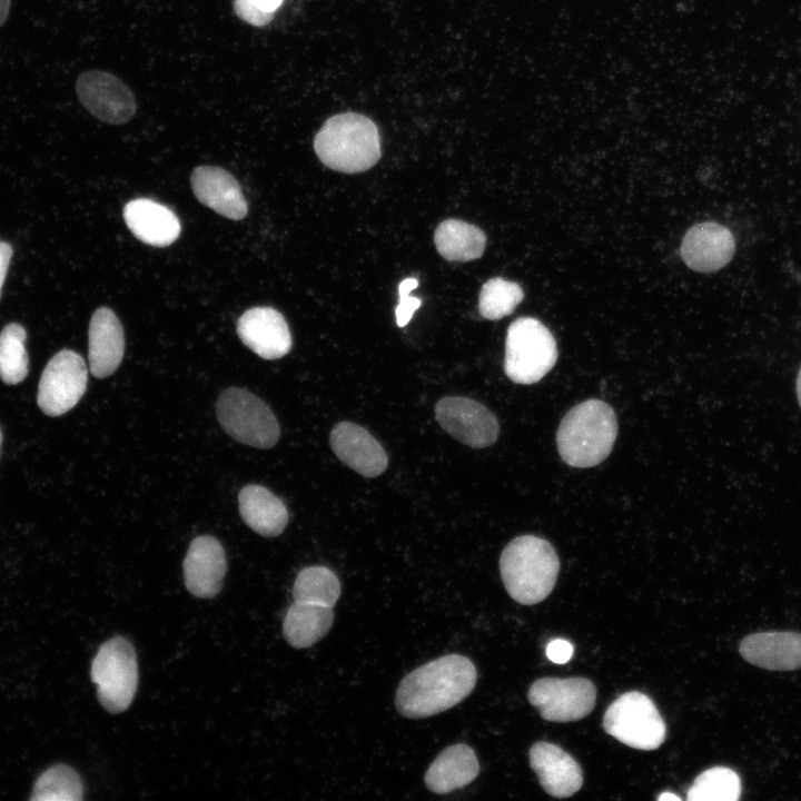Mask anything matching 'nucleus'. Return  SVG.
I'll list each match as a JSON object with an SVG mask.
<instances>
[{
  "instance_id": "15",
  "label": "nucleus",
  "mask_w": 801,
  "mask_h": 801,
  "mask_svg": "<svg viewBox=\"0 0 801 801\" xmlns=\"http://www.w3.org/2000/svg\"><path fill=\"white\" fill-rule=\"evenodd\" d=\"M187 590L201 599L214 597L221 589L227 570L225 551L212 536H198L189 545L184 560Z\"/></svg>"
},
{
  "instance_id": "18",
  "label": "nucleus",
  "mask_w": 801,
  "mask_h": 801,
  "mask_svg": "<svg viewBox=\"0 0 801 801\" xmlns=\"http://www.w3.org/2000/svg\"><path fill=\"white\" fill-rule=\"evenodd\" d=\"M191 188L196 198L217 214L243 219L248 211L247 201L238 181L217 166H200L191 174Z\"/></svg>"
},
{
  "instance_id": "23",
  "label": "nucleus",
  "mask_w": 801,
  "mask_h": 801,
  "mask_svg": "<svg viewBox=\"0 0 801 801\" xmlns=\"http://www.w3.org/2000/svg\"><path fill=\"white\" fill-rule=\"evenodd\" d=\"M238 502L244 522L258 534L273 537L286 527L287 508L266 487L254 484L245 486L239 493Z\"/></svg>"
},
{
  "instance_id": "30",
  "label": "nucleus",
  "mask_w": 801,
  "mask_h": 801,
  "mask_svg": "<svg viewBox=\"0 0 801 801\" xmlns=\"http://www.w3.org/2000/svg\"><path fill=\"white\" fill-rule=\"evenodd\" d=\"M523 298L524 293L518 284L494 277L481 289L478 310L486 319H500L512 314Z\"/></svg>"
},
{
  "instance_id": "14",
  "label": "nucleus",
  "mask_w": 801,
  "mask_h": 801,
  "mask_svg": "<svg viewBox=\"0 0 801 801\" xmlns=\"http://www.w3.org/2000/svg\"><path fill=\"white\" fill-rule=\"evenodd\" d=\"M240 340L265 359H277L291 348V335L284 316L270 307H255L245 312L238 323Z\"/></svg>"
},
{
  "instance_id": "6",
  "label": "nucleus",
  "mask_w": 801,
  "mask_h": 801,
  "mask_svg": "<svg viewBox=\"0 0 801 801\" xmlns=\"http://www.w3.org/2000/svg\"><path fill=\"white\" fill-rule=\"evenodd\" d=\"M91 681L100 704L110 713L128 709L138 686V662L132 644L113 636L101 644L91 664Z\"/></svg>"
},
{
  "instance_id": "16",
  "label": "nucleus",
  "mask_w": 801,
  "mask_h": 801,
  "mask_svg": "<svg viewBox=\"0 0 801 801\" xmlns=\"http://www.w3.org/2000/svg\"><path fill=\"white\" fill-rule=\"evenodd\" d=\"M329 443L335 455L363 476L376 477L387 467L388 457L382 445L357 424H336L330 432Z\"/></svg>"
},
{
  "instance_id": "10",
  "label": "nucleus",
  "mask_w": 801,
  "mask_h": 801,
  "mask_svg": "<svg viewBox=\"0 0 801 801\" xmlns=\"http://www.w3.org/2000/svg\"><path fill=\"white\" fill-rule=\"evenodd\" d=\"M527 698L544 720L568 722L591 713L595 705L596 689L585 678H543L531 685Z\"/></svg>"
},
{
  "instance_id": "27",
  "label": "nucleus",
  "mask_w": 801,
  "mask_h": 801,
  "mask_svg": "<svg viewBox=\"0 0 801 801\" xmlns=\"http://www.w3.org/2000/svg\"><path fill=\"white\" fill-rule=\"evenodd\" d=\"M27 334L17 323L3 327L0 333V378L7 385H16L28 375Z\"/></svg>"
},
{
  "instance_id": "9",
  "label": "nucleus",
  "mask_w": 801,
  "mask_h": 801,
  "mask_svg": "<svg viewBox=\"0 0 801 801\" xmlns=\"http://www.w3.org/2000/svg\"><path fill=\"white\" fill-rule=\"evenodd\" d=\"M88 382L83 358L76 352L62 349L48 362L38 386L37 403L48 416H60L82 397Z\"/></svg>"
},
{
  "instance_id": "25",
  "label": "nucleus",
  "mask_w": 801,
  "mask_h": 801,
  "mask_svg": "<svg viewBox=\"0 0 801 801\" xmlns=\"http://www.w3.org/2000/svg\"><path fill=\"white\" fill-rule=\"evenodd\" d=\"M434 243L443 258L464 263L483 255L486 236L475 225L458 219H446L437 226Z\"/></svg>"
},
{
  "instance_id": "36",
  "label": "nucleus",
  "mask_w": 801,
  "mask_h": 801,
  "mask_svg": "<svg viewBox=\"0 0 801 801\" xmlns=\"http://www.w3.org/2000/svg\"><path fill=\"white\" fill-rule=\"evenodd\" d=\"M657 800H661V801H663V800H668V801H669V800H676V801H680L681 799H680L678 795H675L674 793H672V792H663L661 795L657 797Z\"/></svg>"
},
{
  "instance_id": "22",
  "label": "nucleus",
  "mask_w": 801,
  "mask_h": 801,
  "mask_svg": "<svg viewBox=\"0 0 801 801\" xmlns=\"http://www.w3.org/2000/svg\"><path fill=\"white\" fill-rule=\"evenodd\" d=\"M479 772L475 752L466 744L457 743L443 750L425 773L426 787L444 794L471 783Z\"/></svg>"
},
{
  "instance_id": "32",
  "label": "nucleus",
  "mask_w": 801,
  "mask_h": 801,
  "mask_svg": "<svg viewBox=\"0 0 801 801\" xmlns=\"http://www.w3.org/2000/svg\"><path fill=\"white\" fill-rule=\"evenodd\" d=\"M417 286L418 280L416 278H406L399 284V301L395 309L396 322L399 327H404L408 324L414 312L422 304L419 298L409 296V293Z\"/></svg>"
},
{
  "instance_id": "31",
  "label": "nucleus",
  "mask_w": 801,
  "mask_h": 801,
  "mask_svg": "<svg viewBox=\"0 0 801 801\" xmlns=\"http://www.w3.org/2000/svg\"><path fill=\"white\" fill-rule=\"evenodd\" d=\"M281 3L283 0H233L237 17L254 27L268 24Z\"/></svg>"
},
{
  "instance_id": "4",
  "label": "nucleus",
  "mask_w": 801,
  "mask_h": 801,
  "mask_svg": "<svg viewBox=\"0 0 801 801\" xmlns=\"http://www.w3.org/2000/svg\"><path fill=\"white\" fill-rule=\"evenodd\" d=\"M314 149L327 167L346 174L362 172L380 158V138L367 117L346 112L325 121L314 140Z\"/></svg>"
},
{
  "instance_id": "21",
  "label": "nucleus",
  "mask_w": 801,
  "mask_h": 801,
  "mask_svg": "<svg viewBox=\"0 0 801 801\" xmlns=\"http://www.w3.org/2000/svg\"><path fill=\"white\" fill-rule=\"evenodd\" d=\"M123 219L132 235L150 246H169L180 234L177 216L168 207L151 199L129 201L123 208Z\"/></svg>"
},
{
  "instance_id": "1",
  "label": "nucleus",
  "mask_w": 801,
  "mask_h": 801,
  "mask_svg": "<svg viewBox=\"0 0 801 801\" xmlns=\"http://www.w3.org/2000/svg\"><path fill=\"white\" fill-rule=\"evenodd\" d=\"M476 679V669L466 656L448 654L438 657L402 680L396 692V709L411 719L438 714L464 700L474 689Z\"/></svg>"
},
{
  "instance_id": "19",
  "label": "nucleus",
  "mask_w": 801,
  "mask_h": 801,
  "mask_svg": "<svg viewBox=\"0 0 801 801\" xmlns=\"http://www.w3.org/2000/svg\"><path fill=\"white\" fill-rule=\"evenodd\" d=\"M88 337L91 374L97 378L111 375L122 360L125 337L121 324L110 308L101 307L92 314Z\"/></svg>"
},
{
  "instance_id": "7",
  "label": "nucleus",
  "mask_w": 801,
  "mask_h": 801,
  "mask_svg": "<svg viewBox=\"0 0 801 801\" xmlns=\"http://www.w3.org/2000/svg\"><path fill=\"white\" fill-rule=\"evenodd\" d=\"M216 412L224 431L243 444L270 448L279 438V425L273 412L244 388L231 387L222 392Z\"/></svg>"
},
{
  "instance_id": "5",
  "label": "nucleus",
  "mask_w": 801,
  "mask_h": 801,
  "mask_svg": "<svg viewBox=\"0 0 801 801\" xmlns=\"http://www.w3.org/2000/svg\"><path fill=\"white\" fill-rule=\"evenodd\" d=\"M557 359L551 332L537 319L521 317L506 334L504 372L517 384H533L543 378Z\"/></svg>"
},
{
  "instance_id": "38",
  "label": "nucleus",
  "mask_w": 801,
  "mask_h": 801,
  "mask_svg": "<svg viewBox=\"0 0 801 801\" xmlns=\"http://www.w3.org/2000/svg\"><path fill=\"white\" fill-rule=\"evenodd\" d=\"M1 442H2V434H1V429H0V447H1Z\"/></svg>"
},
{
  "instance_id": "34",
  "label": "nucleus",
  "mask_w": 801,
  "mask_h": 801,
  "mask_svg": "<svg viewBox=\"0 0 801 801\" xmlns=\"http://www.w3.org/2000/svg\"><path fill=\"white\" fill-rule=\"evenodd\" d=\"M12 256V247L10 244L0 240V296L2 285L6 279V275L9 268L10 259Z\"/></svg>"
},
{
  "instance_id": "11",
  "label": "nucleus",
  "mask_w": 801,
  "mask_h": 801,
  "mask_svg": "<svg viewBox=\"0 0 801 801\" xmlns=\"http://www.w3.org/2000/svg\"><path fill=\"white\" fill-rule=\"evenodd\" d=\"M435 416L451 436L473 448L493 445L500 433L495 415L471 398L443 397L435 406Z\"/></svg>"
},
{
  "instance_id": "33",
  "label": "nucleus",
  "mask_w": 801,
  "mask_h": 801,
  "mask_svg": "<svg viewBox=\"0 0 801 801\" xmlns=\"http://www.w3.org/2000/svg\"><path fill=\"white\" fill-rule=\"evenodd\" d=\"M573 654V645L563 639H555L546 646L547 657L557 664H564L570 661Z\"/></svg>"
},
{
  "instance_id": "3",
  "label": "nucleus",
  "mask_w": 801,
  "mask_h": 801,
  "mask_svg": "<svg viewBox=\"0 0 801 801\" xmlns=\"http://www.w3.org/2000/svg\"><path fill=\"white\" fill-rule=\"evenodd\" d=\"M617 434L613 408L600 399L585 400L561 421L556 433L557 451L573 467H592L611 453Z\"/></svg>"
},
{
  "instance_id": "24",
  "label": "nucleus",
  "mask_w": 801,
  "mask_h": 801,
  "mask_svg": "<svg viewBox=\"0 0 801 801\" xmlns=\"http://www.w3.org/2000/svg\"><path fill=\"white\" fill-rule=\"evenodd\" d=\"M333 621V607L294 601L285 615L283 633L291 646L305 649L323 639Z\"/></svg>"
},
{
  "instance_id": "13",
  "label": "nucleus",
  "mask_w": 801,
  "mask_h": 801,
  "mask_svg": "<svg viewBox=\"0 0 801 801\" xmlns=\"http://www.w3.org/2000/svg\"><path fill=\"white\" fill-rule=\"evenodd\" d=\"M735 253V240L725 226L700 222L685 234L681 245L684 263L699 273H714L726 266Z\"/></svg>"
},
{
  "instance_id": "35",
  "label": "nucleus",
  "mask_w": 801,
  "mask_h": 801,
  "mask_svg": "<svg viewBox=\"0 0 801 801\" xmlns=\"http://www.w3.org/2000/svg\"><path fill=\"white\" fill-rule=\"evenodd\" d=\"M10 0H0V27L9 14Z\"/></svg>"
},
{
  "instance_id": "12",
  "label": "nucleus",
  "mask_w": 801,
  "mask_h": 801,
  "mask_svg": "<svg viewBox=\"0 0 801 801\" xmlns=\"http://www.w3.org/2000/svg\"><path fill=\"white\" fill-rule=\"evenodd\" d=\"M76 91L86 109L107 123H125L137 109L131 90L109 72L90 70L81 73L76 82Z\"/></svg>"
},
{
  "instance_id": "17",
  "label": "nucleus",
  "mask_w": 801,
  "mask_h": 801,
  "mask_svg": "<svg viewBox=\"0 0 801 801\" xmlns=\"http://www.w3.org/2000/svg\"><path fill=\"white\" fill-rule=\"evenodd\" d=\"M530 763L542 788L552 797L567 798L582 787L583 772L580 764L553 743L533 744L530 750Z\"/></svg>"
},
{
  "instance_id": "28",
  "label": "nucleus",
  "mask_w": 801,
  "mask_h": 801,
  "mask_svg": "<svg viewBox=\"0 0 801 801\" xmlns=\"http://www.w3.org/2000/svg\"><path fill=\"white\" fill-rule=\"evenodd\" d=\"M83 787L75 769L57 764L46 770L36 781L30 797L33 801H79Z\"/></svg>"
},
{
  "instance_id": "20",
  "label": "nucleus",
  "mask_w": 801,
  "mask_h": 801,
  "mask_svg": "<svg viewBox=\"0 0 801 801\" xmlns=\"http://www.w3.org/2000/svg\"><path fill=\"white\" fill-rule=\"evenodd\" d=\"M749 663L772 671L801 668V634L795 632H759L745 636L739 646Z\"/></svg>"
},
{
  "instance_id": "8",
  "label": "nucleus",
  "mask_w": 801,
  "mask_h": 801,
  "mask_svg": "<svg viewBox=\"0 0 801 801\" xmlns=\"http://www.w3.org/2000/svg\"><path fill=\"white\" fill-rule=\"evenodd\" d=\"M605 732L639 750H655L665 740L666 726L652 700L636 691L619 696L605 711Z\"/></svg>"
},
{
  "instance_id": "29",
  "label": "nucleus",
  "mask_w": 801,
  "mask_h": 801,
  "mask_svg": "<svg viewBox=\"0 0 801 801\" xmlns=\"http://www.w3.org/2000/svg\"><path fill=\"white\" fill-rule=\"evenodd\" d=\"M741 782L731 769L714 767L702 772L688 791L689 801H735L740 798Z\"/></svg>"
},
{
  "instance_id": "37",
  "label": "nucleus",
  "mask_w": 801,
  "mask_h": 801,
  "mask_svg": "<svg viewBox=\"0 0 801 801\" xmlns=\"http://www.w3.org/2000/svg\"><path fill=\"white\" fill-rule=\"evenodd\" d=\"M797 395H798L799 404L801 406V368H800L798 377H797Z\"/></svg>"
},
{
  "instance_id": "26",
  "label": "nucleus",
  "mask_w": 801,
  "mask_h": 801,
  "mask_svg": "<svg viewBox=\"0 0 801 801\" xmlns=\"http://www.w3.org/2000/svg\"><path fill=\"white\" fill-rule=\"evenodd\" d=\"M340 595L336 574L325 566H309L299 572L294 587V601L334 607Z\"/></svg>"
},
{
  "instance_id": "2",
  "label": "nucleus",
  "mask_w": 801,
  "mask_h": 801,
  "mask_svg": "<svg viewBox=\"0 0 801 801\" xmlns=\"http://www.w3.org/2000/svg\"><path fill=\"white\" fill-rule=\"evenodd\" d=\"M500 572L510 596L520 604L532 605L545 600L553 591L560 560L547 541L522 535L504 547Z\"/></svg>"
}]
</instances>
